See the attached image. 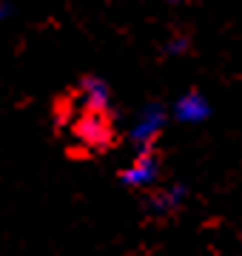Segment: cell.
I'll return each mask as SVG.
<instances>
[{
	"instance_id": "1",
	"label": "cell",
	"mask_w": 242,
	"mask_h": 256,
	"mask_svg": "<svg viewBox=\"0 0 242 256\" xmlns=\"http://www.w3.org/2000/svg\"><path fill=\"white\" fill-rule=\"evenodd\" d=\"M77 140H83V146L88 148H108L114 142V126L106 111H86L83 117L74 122Z\"/></svg>"
},
{
	"instance_id": "2",
	"label": "cell",
	"mask_w": 242,
	"mask_h": 256,
	"mask_svg": "<svg viewBox=\"0 0 242 256\" xmlns=\"http://www.w3.org/2000/svg\"><path fill=\"white\" fill-rule=\"evenodd\" d=\"M86 92H88V108L92 111H106V106H108V92H106L102 82L88 80L86 82Z\"/></svg>"
}]
</instances>
